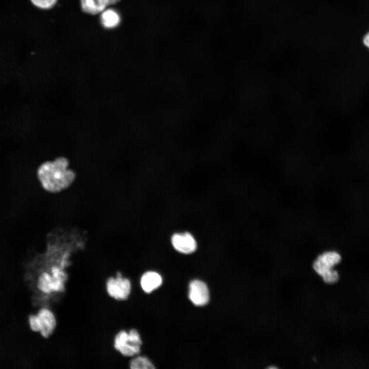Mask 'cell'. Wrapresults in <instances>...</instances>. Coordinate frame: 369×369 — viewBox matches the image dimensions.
Segmentation results:
<instances>
[{
	"instance_id": "6da1fadb",
	"label": "cell",
	"mask_w": 369,
	"mask_h": 369,
	"mask_svg": "<svg viewBox=\"0 0 369 369\" xmlns=\"http://www.w3.org/2000/svg\"><path fill=\"white\" fill-rule=\"evenodd\" d=\"M37 175L42 187L50 193H57L67 189L76 177L75 172L69 168L68 160L64 157L41 164Z\"/></svg>"
},
{
	"instance_id": "7a4b0ae2",
	"label": "cell",
	"mask_w": 369,
	"mask_h": 369,
	"mask_svg": "<svg viewBox=\"0 0 369 369\" xmlns=\"http://www.w3.org/2000/svg\"><path fill=\"white\" fill-rule=\"evenodd\" d=\"M142 340L135 329L128 332L125 330L119 331L115 335L113 347L125 357H131L138 354L140 352Z\"/></svg>"
},
{
	"instance_id": "3957f363",
	"label": "cell",
	"mask_w": 369,
	"mask_h": 369,
	"mask_svg": "<svg viewBox=\"0 0 369 369\" xmlns=\"http://www.w3.org/2000/svg\"><path fill=\"white\" fill-rule=\"evenodd\" d=\"M341 260V257L337 252L326 251L317 257L313 267L325 283L332 284L336 282L339 279V274L333 268L338 264Z\"/></svg>"
},
{
	"instance_id": "277c9868",
	"label": "cell",
	"mask_w": 369,
	"mask_h": 369,
	"mask_svg": "<svg viewBox=\"0 0 369 369\" xmlns=\"http://www.w3.org/2000/svg\"><path fill=\"white\" fill-rule=\"evenodd\" d=\"M108 295L118 301H125L129 297L132 289L131 281L117 271L115 276L109 277L106 282Z\"/></svg>"
},
{
	"instance_id": "5b68a950",
	"label": "cell",
	"mask_w": 369,
	"mask_h": 369,
	"mask_svg": "<svg viewBox=\"0 0 369 369\" xmlns=\"http://www.w3.org/2000/svg\"><path fill=\"white\" fill-rule=\"evenodd\" d=\"M171 241L173 248L182 254L192 253L197 249L196 240L189 232L175 233L172 235Z\"/></svg>"
},
{
	"instance_id": "8992f818",
	"label": "cell",
	"mask_w": 369,
	"mask_h": 369,
	"mask_svg": "<svg viewBox=\"0 0 369 369\" xmlns=\"http://www.w3.org/2000/svg\"><path fill=\"white\" fill-rule=\"evenodd\" d=\"M36 314L39 317L41 330L39 332L44 339L48 338L54 332L56 325L57 320L54 312L47 307L40 308Z\"/></svg>"
},
{
	"instance_id": "52a82bcc",
	"label": "cell",
	"mask_w": 369,
	"mask_h": 369,
	"mask_svg": "<svg viewBox=\"0 0 369 369\" xmlns=\"http://www.w3.org/2000/svg\"><path fill=\"white\" fill-rule=\"evenodd\" d=\"M189 297L196 306H203L209 301V291L206 284L199 280H194L189 284Z\"/></svg>"
},
{
	"instance_id": "ba28073f",
	"label": "cell",
	"mask_w": 369,
	"mask_h": 369,
	"mask_svg": "<svg viewBox=\"0 0 369 369\" xmlns=\"http://www.w3.org/2000/svg\"><path fill=\"white\" fill-rule=\"evenodd\" d=\"M120 0H80L82 11L86 14L99 15L106 8L117 4Z\"/></svg>"
},
{
	"instance_id": "9c48e42d",
	"label": "cell",
	"mask_w": 369,
	"mask_h": 369,
	"mask_svg": "<svg viewBox=\"0 0 369 369\" xmlns=\"http://www.w3.org/2000/svg\"><path fill=\"white\" fill-rule=\"evenodd\" d=\"M99 15L100 23L106 29H115L121 22V16L119 12L111 6L105 9Z\"/></svg>"
},
{
	"instance_id": "30bf717a",
	"label": "cell",
	"mask_w": 369,
	"mask_h": 369,
	"mask_svg": "<svg viewBox=\"0 0 369 369\" xmlns=\"http://www.w3.org/2000/svg\"><path fill=\"white\" fill-rule=\"evenodd\" d=\"M140 282L142 289L146 293H149L161 285L162 278L157 273L148 271L142 275Z\"/></svg>"
},
{
	"instance_id": "8fae6325",
	"label": "cell",
	"mask_w": 369,
	"mask_h": 369,
	"mask_svg": "<svg viewBox=\"0 0 369 369\" xmlns=\"http://www.w3.org/2000/svg\"><path fill=\"white\" fill-rule=\"evenodd\" d=\"M130 369H153L155 368L150 360L144 356H137L129 362Z\"/></svg>"
},
{
	"instance_id": "7c38bea8",
	"label": "cell",
	"mask_w": 369,
	"mask_h": 369,
	"mask_svg": "<svg viewBox=\"0 0 369 369\" xmlns=\"http://www.w3.org/2000/svg\"><path fill=\"white\" fill-rule=\"evenodd\" d=\"M30 1L35 7L40 10H47L54 7L58 0H30Z\"/></svg>"
},
{
	"instance_id": "4fadbf2b",
	"label": "cell",
	"mask_w": 369,
	"mask_h": 369,
	"mask_svg": "<svg viewBox=\"0 0 369 369\" xmlns=\"http://www.w3.org/2000/svg\"><path fill=\"white\" fill-rule=\"evenodd\" d=\"M28 322L31 330L34 332H40L41 325L39 317L36 314H32L28 316Z\"/></svg>"
},
{
	"instance_id": "5bb4252c",
	"label": "cell",
	"mask_w": 369,
	"mask_h": 369,
	"mask_svg": "<svg viewBox=\"0 0 369 369\" xmlns=\"http://www.w3.org/2000/svg\"><path fill=\"white\" fill-rule=\"evenodd\" d=\"M363 42L366 47L369 48V33H367L364 37Z\"/></svg>"
},
{
	"instance_id": "9a60e30c",
	"label": "cell",
	"mask_w": 369,
	"mask_h": 369,
	"mask_svg": "<svg viewBox=\"0 0 369 369\" xmlns=\"http://www.w3.org/2000/svg\"></svg>"
}]
</instances>
